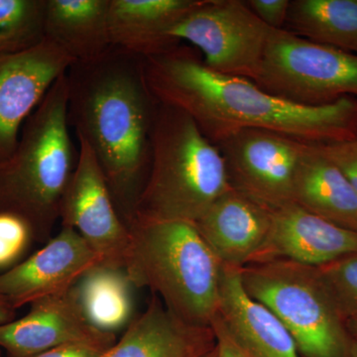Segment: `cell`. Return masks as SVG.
Instances as JSON below:
<instances>
[{
  "instance_id": "6da1fadb",
  "label": "cell",
  "mask_w": 357,
  "mask_h": 357,
  "mask_svg": "<svg viewBox=\"0 0 357 357\" xmlns=\"http://www.w3.org/2000/svg\"><path fill=\"white\" fill-rule=\"evenodd\" d=\"M194 49L178 44L145 58L148 88L159 102L192 117L215 144L241 129H266L307 143L357 139V98L307 107L270 95L248 79L208 69Z\"/></svg>"
},
{
  "instance_id": "7a4b0ae2",
  "label": "cell",
  "mask_w": 357,
  "mask_h": 357,
  "mask_svg": "<svg viewBox=\"0 0 357 357\" xmlns=\"http://www.w3.org/2000/svg\"><path fill=\"white\" fill-rule=\"evenodd\" d=\"M145 58L112 46L67 73L68 121L95 154L119 215L133 220L151 161L158 100L148 88Z\"/></svg>"
},
{
  "instance_id": "3957f363",
  "label": "cell",
  "mask_w": 357,
  "mask_h": 357,
  "mask_svg": "<svg viewBox=\"0 0 357 357\" xmlns=\"http://www.w3.org/2000/svg\"><path fill=\"white\" fill-rule=\"evenodd\" d=\"M77 161L64 74L28 117L15 151L0 163V213L22 218L34 241H50Z\"/></svg>"
},
{
  "instance_id": "277c9868",
  "label": "cell",
  "mask_w": 357,
  "mask_h": 357,
  "mask_svg": "<svg viewBox=\"0 0 357 357\" xmlns=\"http://www.w3.org/2000/svg\"><path fill=\"white\" fill-rule=\"evenodd\" d=\"M124 271L189 325L211 328L223 265L192 222L133 218Z\"/></svg>"
},
{
  "instance_id": "5b68a950",
  "label": "cell",
  "mask_w": 357,
  "mask_h": 357,
  "mask_svg": "<svg viewBox=\"0 0 357 357\" xmlns=\"http://www.w3.org/2000/svg\"><path fill=\"white\" fill-rule=\"evenodd\" d=\"M229 190L218 147L190 115L158 102L149 173L133 218L195 223Z\"/></svg>"
},
{
  "instance_id": "8992f818",
  "label": "cell",
  "mask_w": 357,
  "mask_h": 357,
  "mask_svg": "<svg viewBox=\"0 0 357 357\" xmlns=\"http://www.w3.org/2000/svg\"><path fill=\"white\" fill-rule=\"evenodd\" d=\"M241 277L245 292L285 326L301 356L351 357V335L317 267L270 260L241 268Z\"/></svg>"
},
{
  "instance_id": "52a82bcc",
  "label": "cell",
  "mask_w": 357,
  "mask_h": 357,
  "mask_svg": "<svg viewBox=\"0 0 357 357\" xmlns=\"http://www.w3.org/2000/svg\"><path fill=\"white\" fill-rule=\"evenodd\" d=\"M252 82L270 95L307 107L357 98V55L273 29Z\"/></svg>"
},
{
  "instance_id": "ba28073f",
  "label": "cell",
  "mask_w": 357,
  "mask_h": 357,
  "mask_svg": "<svg viewBox=\"0 0 357 357\" xmlns=\"http://www.w3.org/2000/svg\"><path fill=\"white\" fill-rule=\"evenodd\" d=\"M271 28L241 0H199L171 30V38L201 52L208 69L252 82L264 57Z\"/></svg>"
},
{
  "instance_id": "9c48e42d",
  "label": "cell",
  "mask_w": 357,
  "mask_h": 357,
  "mask_svg": "<svg viewBox=\"0 0 357 357\" xmlns=\"http://www.w3.org/2000/svg\"><path fill=\"white\" fill-rule=\"evenodd\" d=\"M309 143L266 129H241L215 143L230 189L274 211L294 204L296 173Z\"/></svg>"
},
{
  "instance_id": "30bf717a",
  "label": "cell",
  "mask_w": 357,
  "mask_h": 357,
  "mask_svg": "<svg viewBox=\"0 0 357 357\" xmlns=\"http://www.w3.org/2000/svg\"><path fill=\"white\" fill-rule=\"evenodd\" d=\"M77 141L76 168L61 203V225L76 230L102 256V266L124 270L130 237L128 225L95 154L86 141Z\"/></svg>"
},
{
  "instance_id": "8fae6325",
  "label": "cell",
  "mask_w": 357,
  "mask_h": 357,
  "mask_svg": "<svg viewBox=\"0 0 357 357\" xmlns=\"http://www.w3.org/2000/svg\"><path fill=\"white\" fill-rule=\"evenodd\" d=\"M74 63L48 39L30 50L0 55V163L15 151L28 117Z\"/></svg>"
},
{
  "instance_id": "7c38bea8",
  "label": "cell",
  "mask_w": 357,
  "mask_h": 357,
  "mask_svg": "<svg viewBox=\"0 0 357 357\" xmlns=\"http://www.w3.org/2000/svg\"><path fill=\"white\" fill-rule=\"evenodd\" d=\"M102 265V256L76 230L62 227L43 248L0 275V293L17 310L68 292L89 271Z\"/></svg>"
},
{
  "instance_id": "4fadbf2b",
  "label": "cell",
  "mask_w": 357,
  "mask_h": 357,
  "mask_svg": "<svg viewBox=\"0 0 357 357\" xmlns=\"http://www.w3.org/2000/svg\"><path fill=\"white\" fill-rule=\"evenodd\" d=\"M116 342L114 333L89 323L73 288L35 301L24 317L0 325V347L10 357H31L65 344L114 347Z\"/></svg>"
},
{
  "instance_id": "5bb4252c",
  "label": "cell",
  "mask_w": 357,
  "mask_h": 357,
  "mask_svg": "<svg viewBox=\"0 0 357 357\" xmlns=\"http://www.w3.org/2000/svg\"><path fill=\"white\" fill-rule=\"evenodd\" d=\"M357 252V232L291 204L272 213L271 227L252 263L286 259L319 267Z\"/></svg>"
},
{
  "instance_id": "9a60e30c",
  "label": "cell",
  "mask_w": 357,
  "mask_h": 357,
  "mask_svg": "<svg viewBox=\"0 0 357 357\" xmlns=\"http://www.w3.org/2000/svg\"><path fill=\"white\" fill-rule=\"evenodd\" d=\"M272 213L230 189L194 225L222 265L243 268L252 262L266 241Z\"/></svg>"
},
{
  "instance_id": "2e32d148",
  "label": "cell",
  "mask_w": 357,
  "mask_h": 357,
  "mask_svg": "<svg viewBox=\"0 0 357 357\" xmlns=\"http://www.w3.org/2000/svg\"><path fill=\"white\" fill-rule=\"evenodd\" d=\"M218 314L249 356L302 357L280 319L245 292L241 268L223 265Z\"/></svg>"
},
{
  "instance_id": "e0dca14e",
  "label": "cell",
  "mask_w": 357,
  "mask_h": 357,
  "mask_svg": "<svg viewBox=\"0 0 357 357\" xmlns=\"http://www.w3.org/2000/svg\"><path fill=\"white\" fill-rule=\"evenodd\" d=\"M215 345L213 328L185 323L153 295L105 357H198Z\"/></svg>"
},
{
  "instance_id": "ac0fdd59",
  "label": "cell",
  "mask_w": 357,
  "mask_h": 357,
  "mask_svg": "<svg viewBox=\"0 0 357 357\" xmlns=\"http://www.w3.org/2000/svg\"><path fill=\"white\" fill-rule=\"evenodd\" d=\"M199 0H110L109 28L112 46L143 58L177 46L170 32Z\"/></svg>"
},
{
  "instance_id": "d6986e66",
  "label": "cell",
  "mask_w": 357,
  "mask_h": 357,
  "mask_svg": "<svg viewBox=\"0 0 357 357\" xmlns=\"http://www.w3.org/2000/svg\"><path fill=\"white\" fill-rule=\"evenodd\" d=\"M294 204L342 227L357 232V195L340 167L309 143L296 173Z\"/></svg>"
},
{
  "instance_id": "ffe728a7",
  "label": "cell",
  "mask_w": 357,
  "mask_h": 357,
  "mask_svg": "<svg viewBox=\"0 0 357 357\" xmlns=\"http://www.w3.org/2000/svg\"><path fill=\"white\" fill-rule=\"evenodd\" d=\"M110 0H47L45 37L75 63H89L112 48Z\"/></svg>"
},
{
  "instance_id": "44dd1931",
  "label": "cell",
  "mask_w": 357,
  "mask_h": 357,
  "mask_svg": "<svg viewBox=\"0 0 357 357\" xmlns=\"http://www.w3.org/2000/svg\"><path fill=\"white\" fill-rule=\"evenodd\" d=\"M284 29L357 55V0H293Z\"/></svg>"
},
{
  "instance_id": "7402d4cb",
  "label": "cell",
  "mask_w": 357,
  "mask_h": 357,
  "mask_svg": "<svg viewBox=\"0 0 357 357\" xmlns=\"http://www.w3.org/2000/svg\"><path fill=\"white\" fill-rule=\"evenodd\" d=\"M132 286L123 269L98 266L82 277L73 289L89 323L115 335L130 321Z\"/></svg>"
},
{
  "instance_id": "603a6c76",
  "label": "cell",
  "mask_w": 357,
  "mask_h": 357,
  "mask_svg": "<svg viewBox=\"0 0 357 357\" xmlns=\"http://www.w3.org/2000/svg\"><path fill=\"white\" fill-rule=\"evenodd\" d=\"M47 0H0V55L38 46L45 37Z\"/></svg>"
},
{
  "instance_id": "cb8c5ba5",
  "label": "cell",
  "mask_w": 357,
  "mask_h": 357,
  "mask_svg": "<svg viewBox=\"0 0 357 357\" xmlns=\"http://www.w3.org/2000/svg\"><path fill=\"white\" fill-rule=\"evenodd\" d=\"M338 314L344 321L357 318V252L317 267Z\"/></svg>"
},
{
  "instance_id": "d4e9b609",
  "label": "cell",
  "mask_w": 357,
  "mask_h": 357,
  "mask_svg": "<svg viewBox=\"0 0 357 357\" xmlns=\"http://www.w3.org/2000/svg\"><path fill=\"white\" fill-rule=\"evenodd\" d=\"M33 241L31 229L22 218L0 213V269L15 266Z\"/></svg>"
},
{
  "instance_id": "484cf974",
  "label": "cell",
  "mask_w": 357,
  "mask_h": 357,
  "mask_svg": "<svg viewBox=\"0 0 357 357\" xmlns=\"http://www.w3.org/2000/svg\"><path fill=\"white\" fill-rule=\"evenodd\" d=\"M319 145L344 173L357 195V139Z\"/></svg>"
},
{
  "instance_id": "4316f807",
  "label": "cell",
  "mask_w": 357,
  "mask_h": 357,
  "mask_svg": "<svg viewBox=\"0 0 357 357\" xmlns=\"http://www.w3.org/2000/svg\"><path fill=\"white\" fill-rule=\"evenodd\" d=\"M246 3L268 27L277 30L285 27L290 0H248Z\"/></svg>"
},
{
  "instance_id": "83f0119b",
  "label": "cell",
  "mask_w": 357,
  "mask_h": 357,
  "mask_svg": "<svg viewBox=\"0 0 357 357\" xmlns=\"http://www.w3.org/2000/svg\"><path fill=\"white\" fill-rule=\"evenodd\" d=\"M211 328L217 340L218 357H250L229 332L220 314L213 319Z\"/></svg>"
},
{
  "instance_id": "f1b7e54d",
  "label": "cell",
  "mask_w": 357,
  "mask_h": 357,
  "mask_svg": "<svg viewBox=\"0 0 357 357\" xmlns=\"http://www.w3.org/2000/svg\"><path fill=\"white\" fill-rule=\"evenodd\" d=\"M112 347L95 344H70L31 357H105Z\"/></svg>"
},
{
  "instance_id": "f546056e",
  "label": "cell",
  "mask_w": 357,
  "mask_h": 357,
  "mask_svg": "<svg viewBox=\"0 0 357 357\" xmlns=\"http://www.w3.org/2000/svg\"><path fill=\"white\" fill-rule=\"evenodd\" d=\"M16 310L9 305L6 298L0 293V325L15 319Z\"/></svg>"
},
{
  "instance_id": "4dcf8cb0",
  "label": "cell",
  "mask_w": 357,
  "mask_h": 357,
  "mask_svg": "<svg viewBox=\"0 0 357 357\" xmlns=\"http://www.w3.org/2000/svg\"><path fill=\"white\" fill-rule=\"evenodd\" d=\"M345 326H347V332L351 337L357 340V318L347 319L345 321Z\"/></svg>"
},
{
  "instance_id": "1f68e13d",
  "label": "cell",
  "mask_w": 357,
  "mask_h": 357,
  "mask_svg": "<svg viewBox=\"0 0 357 357\" xmlns=\"http://www.w3.org/2000/svg\"><path fill=\"white\" fill-rule=\"evenodd\" d=\"M351 357H357V340L351 338Z\"/></svg>"
},
{
  "instance_id": "d6a6232c",
  "label": "cell",
  "mask_w": 357,
  "mask_h": 357,
  "mask_svg": "<svg viewBox=\"0 0 357 357\" xmlns=\"http://www.w3.org/2000/svg\"><path fill=\"white\" fill-rule=\"evenodd\" d=\"M198 357H218L217 345H215V347H213V349H211V351H208V352H206V354H202V356Z\"/></svg>"
}]
</instances>
